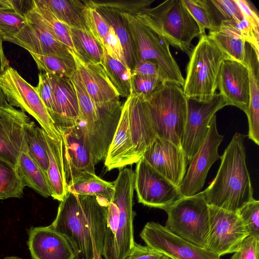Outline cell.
<instances>
[{"instance_id": "obj_42", "label": "cell", "mask_w": 259, "mask_h": 259, "mask_svg": "<svg viewBox=\"0 0 259 259\" xmlns=\"http://www.w3.org/2000/svg\"><path fill=\"white\" fill-rule=\"evenodd\" d=\"M218 25L222 22L234 20L239 21L243 17L234 0H206Z\"/></svg>"}, {"instance_id": "obj_23", "label": "cell", "mask_w": 259, "mask_h": 259, "mask_svg": "<svg viewBox=\"0 0 259 259\" xmlns=\"http://www.w3.org/2000/svg\"><path fill=\"white\" fill-rule=\"evenodd\" d=\"M105 160V166L108 171L138 162L132 139L126 101L122 105L120 117Z\"/></svg>"}, {"instance_id": "obj_37", "label": "cell", "mask_w": 259, "mask_h": 259, "mask_svg": "<svg viewBox=\"0 0 259 259\" xmlns=\"http://www.w3.org/2000/svg\"><path fill=\"white\" fill-rule=\"evenodd\" d=\"M24 187L16 166L0 157V200L21 197Z\"/></svg>"}, {"instance_id": "obj_44", "label": "cell", "mask_w": 259, "mask_h": 259, "mask_svg": "<svg viewBox=\"0 0 259 259\" xmlns=\"http://www.w3.org/2000/svg\"><path fill=\"white\" fill-rule=\"evenodd\" d=\"M163 82L157 78L132 74L131 93L144 100L152 95Z\"/></svg>"}, {"instance_id": "obj_18", "label": "cell", "mask_w": 259, "mask_h": 259, "mask_svg": "<svg viewBox=\"0 0 259 259\" xmlns=\"http://www.w3.org/2000/svg\"><path fill=\"white\" fill-rule=\"evenodd\" d=\"M218 88L227 106L239 108L247 116L250 86L246 66L231 59L224 60L219 71Z\"/></svg>"}, {"instance_id": "obj_48", "label": "cell", "mask_w": 259, "mask_h": 259, "mask_svg": "<svg viewBox=\"0 0 259 259\" xmlns=\"http://www.w3.org/2000/svg\"><path fill=\"white\" fill-rule=\"evenodd\" d=\"M229 21L232 25L244 38L246 42L253 49L256 56L258 57L259 35L255 33L249 22L244 18L237 22L234 20Z\"/></svg>"}, {"instance_id": "obj_54", "label": "cell", "mask_w": 259, "mask_h": 259, "mask_svg": "<svg viewBox=\"0 0 259 259\" xmlns=\"http://www.w3.org/2000/svg\"><path fill=\"white\" fill-rule=\"evenodd\" d=\"M4 36L0 32V74L2 73L7 68L9 67V61H8L4 52L3 41Z\"/></svg>"}, {"instance_id": "obj_57", "label": "cell", "mask_w": 259, "mask_h": 259, "mask_svg": "<svg viewBox=\"0 0 259 259\" xmlns=\"http://www.w3.org/2000/svg\"><path fill=\"white\" fill-rule=\"evenodd\" d=\"M7 102L4 95L3 94L2 91L0 88V107L3 106Z\"/></svg>"}, {"instance_id": "obj_9", "label": "cell", "mask_w": 259, "mask_h": 259, "mask_svg": "<svg viewBox=\"0 0 259 259\" xmlns=\"http://www.w3.org/2000/svg\"><path fill=\"white\" fill-rule=\"evenodd\" d=\"M121 14L127 21L135 47L138 63L146 60L156 62L166 81L183 87L184 78L170 53L167 41L141 23L134 15Z\"/></svg>"}, {"instance_id": "obj_1", "label": "cell", "mask_w": 259, "mask_h": 259, "mask_svg": "<svg viewBox=\"0 0 259 259\" xmlns=\"http://www.w3.org/2000/svg\"><path fill=\"white\" fill-rule=\"evenodd\" d=\"M109 201L102 197L69 192L60 201L57 215L50 226L70 242L75 259H93L92 239L102 254Z\"/></svg>"}, {"instance_id": "obj_52", "label": "cell", "mask_w": 259, "mask_h": 259, "mask_svg": "<svg viewBox=\"0 0 259 259\" xmlns=\"http://www.w3.org/2000/svg\"><path fill=\"white\" fill-rule=\"evenodd\" d=\"M238 7L243 18L250 24L255 33L259 35V18L257 14L245 0H234Z\"/></svg>"}, {"instance_id": "obj_53", "label": "cell", "mask_w": 259, "mask_h": 259, "mask_svg": "<svg viewBox=\"0 0 259 259\" xmlns=\"http://www.w3.org/2000/svg\"><path fill=\"white\" fill-rule=\"evenodd\" d=\"M9 1L12 8L24 17L34 8L35 6L34 0H9Z\"/></svg>"}, {"instance_id": "obj_20", "label": "cell", "mask_w": 259, "mask_h": 259, "mask_svg": "<svg viewBox=\"0 0 259 259\" xmlns=\"http://www.w3.org/2000/svg\"><path fill=\"white\" fill-rule=\"evenodd\" d=\"M28 246L32 259H75L70 242L50 225L31 228Z\"/></svg>"}, {"instance_id": "obj_7", "label": "cell", "mask_w": 259, "mask_h": 259, "mask_svg": "<svg viewBox=\"0 0 259 259\" xmlns=\"http://www.w3.org/2000/svg\"><path fill=\"white\" fill-rule=\"evenodd\" d=\"M97 111L80 116L75 126L97 164L105 159L118 125L123 104L117 98L95 104Z\"/></svg>"}, {"instance_id": "obj_27", "label": "cell", "mask_w": 259, "mask_h": 259, "mask_svg": "<svg viewBox=\"0 0 259 259\" xmlns=\"http://www.w3.org/2000/svg\"><path fill=\"white\" fill-rule=\"evenodd\" d=\"M207 36L228 59L246 66V42L230 21L221 22L218 27L209 31Z\"/></svg>"}, {"instance_id": "obj_50", "label": "cell", "mask_w": 259, "mask_h": 259, "mask_svg": "<svg viewBox=\"0 0 259 259\" xmlns=\"http://www.w3.org/2000/svg\"><path fill=\"white\" fill-rule=\"evenodd\" d=\"M132 74L157 78L162 81H166L165 76L158 63L151 60L139 62Z\"/></svg>"}, {"instance_id": "obj_19", "label": "cell", "mask_w": 259, "mask_h": 259, "mask_svg": "<svg viewBox=\"0 0 259 259\" xmlns=\"http://www.w3.org/2000/svg\"><path fill=\"white\" fill-rule=\"evenodd\" d=\"M57 128L63 143L67 183L81 174H96L94 157L76 127Z\"/></svg>"}, {"instance_id": "obj_43", "label": "cell", "mask_w": 259, "mask_h": 259, "mask_svg": "<svg viewBox=\"0 0 259 259\" xmlns=\"http://www.w3.org/2000/svg\"><path fill=\"white\" fill-rule=\"evenodd\" d=\"M27 22L25 17L13 8L0 9V32L4 39L17 34Z\"/></svg>"}, {"instance_id": "obj_5", "label": "cell", "mask_w": 259, "mask_h": 259, "mask_svg": "<svg viewBox=\"0 0 259 259\" xmlns=\"http://www.w3.org/2000/svg\"><path fill=\"white\" fill-rule=\"evenodd\" d=\"M189 56L184 94L188 99L208 101L216 94L221 65L228 58L206 34L200 37Z\"/></svg>"}, {"instance_id": "obj_38", "label": "cell", "mask_w": 259, "mask_h": 259, "mask_svg": "<svg viewBox=\"0 0 259 259\" xmlns=\"http://www.w3.org/2000/svg\"><path fill=\"white\" fill-rule=\"evenodd\" d=\"M27 152L33 160L47 174L49 158L44 135V130L31 125L26 134Z\"/></svg>"}, {"instance_id": "obj_31", "label": "cell", "mask_w": 259, "mask_h": 259, "mask_svg": "<svg viewBox=\"0 0 259 259\" xmlns=\"http://www.w3.org/2000/svg\"><path fill=\"white\" fill-rule=\"evenodd\" d=\"M114 29L121 45L125 63L131 71L138 63L134 43L127 21L121 14L95 8Z\"/></svg>"}, {"instance_id": "obj_34", "label": "cell", "mask_w": 259, "mask_h": 259, "mask_svg": "<svg viewBox=\"0 0 259 259\" xmlns=\"http://www.w3.org/2000/svg\"><path fill=\"white\" fill-rule=\"evenodd\" d=\"M74 52L85 63L103 64L102 45L87 30L70 27Z\"/></svg>"}, {"instance_id": "obj_46", "label": "cell", "mask_w": 259, "mask_h": 259, "mask_svg": "<svg viewBox=\"0 0 259 259\" xmlns=\"http://www.w3.org/2000/svg\"><path fill=\"white\" fill-rule=\"evenodd\" d=\"M35 89L51 116L54 113V105L52 87L48 73L40 71L38 83Z\"/></svg>"}, {"instance_id": "obj_28", "label": "cell", "mask_w": 259, "mask_h": 259, "mask_svg": "<svg viewBox=\"0 0 259 259\" xmlns=\"http://www.w3.org/2000/svg\"><path fill=\"white\" fill-rule=\"evenodd\" d=\"M245 64L249 70L250 86L248 136L259 145L258 57L252 48L247 51Z\"/></svg>"}, {"instance_id": "obj_17", "label": "cell", "mask_w": 259, "mask_h": 259, "mask_svg": "<svg viewBox=\"0 0 259 259\" xmlns=\"http://www.w3.org/2000/svg\"><path fill=\"white\" fill-rule=\"evenodd\" d=\"M151 167L179 187L188 163L182 148L158 137L148 146L142 157Z\"/></svg>"}, {"instance_id": "obj_35", "label": "cell", "mask_w": 259, "mask_h": 259, "mask_svg": "<svg viewBox=\"0 0 259 259\" xmlns=\"http://www.w3.org/2000/svg\"><path fill=\"white\" fill-rule=\"evenodd\" d=\"M103 65L119 96L127 98L131 94V70L125 64L110 56L105 49Z\"/></svg>"}, {"instance_id": "obj_55", "label": "cell", "mask_w": 259, "mask_h": 259, "mask_svg": "<svg viewBox=\"0 0 259 259\" xmlns=\"http://www.w3.org/2000/svg\"><path fill=\"white\" fill-rule=\"evenodd\" d=\"M93 250H94V258L93 259H104L102 255L99 253L96 248V245L94 242V240L92 239Z\"/></svg>"}, {"instance_id": "obj_22", "label": "cell", "mask_w": 259, "mask_h": 259, "mask_svg": "<svg viewBox=\"0 0 259 259\" xmlns=\"http://www.w3.org/2000/svg\"><path fill=\"white\" fill-rule=\"evenodd\" d=\"M4 40L15 44L27 50L29 53L72 56L71 50L57 40L45 27L28 21L17 34Z\"/></svg>"}, {"instance_id": "obj_51", "label": "cell", "mask_w": 259, "mask_h": 259, "mask_svg": "<svg viewBox=\"0 0 259 259\" xmlns=\"http://www.w3.org/2000/svg\"><path fill=\"white\" fill-rule=\"evenodd\" d=\"M166 255L148 247L135 242L124 259H164Z\"/></svg>"}, {"instance_id": "obj_25", "label": "cell", "mask_w": 259, "mask_h": 259, "mask_svg": "<svg viewBox=\"0 0 259 259\" xmlns=\"http://www.w3.org/2000/svg\"><path fill=\"white\" fill-rule=\"evenodd\" d=\"M126 101L132 139L136 157L139 161L146 148L156 137L151 128L144 101L140 96L131 93Z\"/></svg>"}, {"instance_id": "obj_2", "label": "cell", "mask_w": 259, "mask_h": 259, "mask_svg": "<svg viewBox=\"0 0 259 259\" xmlns=\"http://www.w3.org/2000/svg\"><path fill=\"white\" fill-rule=\"evenodd\" d=\"M245 136L236 133L221 156V165L215 178L202 191L208 206L238 212L254 199L246 163Z\"/></svg>"}, {"instance_id": "obj_49", "label": "cell", "mask_w": 259, "mask_h": 259, "mask_svg": "<svg viewBox=\"0 0 259 259\" xmlns=\"http://www.w3.org/2000/svg\"><path fill=\"white\" fill-rule=\"evenodd\" d=\"M103 48L110 56L126 64L120 42L113 28L110 25Z\"/></svg>"}, {"instance_id": "obj_10", "label": "cell", "mask_w": 259, "mask_h": 259, "mask_svg": "<svg viewBox=\"0 0 259 259\" xmlns=\"http://www.w3.org/2000/svg\"><path fill=\"white\" fill-rule=\"evenodd\" d=\"M114 192L111 201L118 208L117 229L109 259H124L135 243L133 210L135 172L130 168L121 170L113 183Z\"/></svg>"}, {"instance_id": "obj_58", "label": "cell", "mask_w": 259, "mask_h": 259, "mask_svg": "<svg viewBox=\"0 0 259 259\" xmlns=\"http://www.w3.org/2000/svg\"><path fill=\"white\" fill-rule=\"evenodd\" d=\"M4 259H22V258L16 256H11L6 257Z\"/></svg>"}, {"instance_id": "obj_8", "label": "cell", "mask_w": 259, "mask_h": 259, "mask_svg": "<svg viewBox=\"0 0 259 259\" xmlns=\"http://www.w3.org/2000/svg\"><path fill=\"white\" fill-rule=\"evenodd\" d=\"M0 88L7 102L34 117L45 132L56 141L62 139L55 123L35 87L11 67L0 74Z\"/></svg>"}, {"instance_id": "obj_56", "label": "cell", "mask_w": 259, "mask_h": 259, "mask_svg": "<svg viewBox=\"0 0 259 259\" xmlns=\"http://www.w3.org/2000/svg\"><path fill=\"white\" fill-rule=\"evenodd\" d=\"M12 8L9 0H0V9Z\"/></svg>"}, {"instance_id": "obj_24", "label": "cell", "mask_w": 259, "mask_h": 259, "mask_svg": "<svg viewBox=\"0 0 259 259\" xmlns=\"http://www.w3.org/2000/svg\"><path fill=\"white\" fill-rule=\"evenodd\" d=\"M76 71L89 95L96 104H102L120 96L111 83L103 64L85 63L72 51Z\"/></svg>"}, {"instance_id": "obj_3", "label": "cell", "mask_w": 259, "mask_h": 259, "mask_svg": "<svg viewBox=\"0 0 259 259\" xmlns=\"http://www.w3.org/2000/svg\"><path fill=\"white\" fill-rule=\"evenodd\" d=\"M143 24L189 55L192 41L201 36L199 27L183 0H167L134 15Z\"/></svg>"}, {"instance_id": "obj_26", "label": "cell", "mask_w": 259, "mask_h": 259, "mask_svg": "<svg viewBox=\"0 0 259 259\" xmlns=\"http://www.w3.org/2000/svg\"><path fill=\"white\" fill-rule=\"evenodd\" d=\"M44 135L49 158L47 176L51 191V196L60 201L68 193L63 161L62 140H54L44 130Z\"/></svg>"}, {"instance_id": "obj_36", "label": "cell", "mask_w": 259, "mask_h": 259, "mask_svg": "<svg viewBox=\"0 0 259 259\" xmlns=\"http://www.w3.org/2000/svg\"><path fill=\"white\" fill-rule=\"evenodd\" d=\"M40 71L59 77L70 78L76 71L73 56L42 55L30 53Z\"/></svg>"}, {"instance_id": "obj_30", "label": "cell", "mask_w": 259, "mask_h": 259, "mask_svg": "<svg viewBox=\"0 0 259 259\" xmlns=\"http://www.w3.org/2000/svg\"><path fill=\"white\" fill-rule=\"evenodd\" d=\"M16 167L25 187L32 189L44 197L51 196L47 174L30 157L27 150L21 153Z\"/></svg>"}, {"instance_id": "obj_39", "label": "cell", "mask_w": 259, "mask_h": 259, "mask_svg": "<svg viewBox=\"0 0 259 259\" xmlns=\"http://www.w3.org/2000/svg\"><path fill=\"white\" fill-rule=\"evenodd\" d=\"M183 2L197 22L201 35L206 34V29L211 31L218 27L206 0H183Z\"/></svg>"}, {"instance_id": "obj_33", "label": "cell", "mask_w": 259, "mask_h": 259, "mask_svg": "<svg viewBox=\"0 0 259 259\" xmlns=\"http://www.w3.org/2000/svg\"><path fill=\"white\" fill-rule=\"evenodd\" d=\"M52 13L70 27L87 30L84 1L42 0Z\"/></svg>"}, {"instance_id": "obj_45", "label": "cell", "mask_w": 259, "mask_h": 259, "mask_svg": "<svg viewBox=\"0 0 259 259\" xmlns=\"http://www.w3.org/2000/svg\"><path fill=\"white\" fill-rule=\"evenodd\" d=\"M245 225L249 235L259 236V201L253 199L238 212Z\"/></svg>"}, {"instance_id": "obj_12", "label": "cell", "mask_w": 259, "mask_h": 259, "mask_svg": "<svg viewBox=\"0 0 259 259\" xmlns=\"http://www.w3.org/2000/svg\"><path fill=\"white\" fill-rule=\"evenodd\" d=\"M134 187L138 202L150 207L164 210L183 197L178 187L143 158L137 163Z\"/></svg>"}, {"instance_id": "obj_16", "label": "cell", "mask_w": 259, "mask_h": 259, "mask_svg": "<svg viewBox=\"0 0 259 259\" xmlns=\"http://www.w3.org/2000/svg\"><path fill=\"white\" fill-rule=\"evenodd\" d=\"M34 122L25 112L7 101L0 107V157L17 166L22 152L27 150L26 134Z\"/></svg>"}, {"instance_id": "obj_4", "label": "cell", "mask_w": 259, "mask_h": 259, "mask_svg": "<svg viewBox=\"0 0 259 259\" xmlns=\"http://www.w3.org/2000/svg\"><path fill=\"white\" fill-rule=\"evenodd\" d=\"M143 101L156 137L168 140L181 148L188 106V99L182 87L164 81Z\"/></svg>"}, {"instance_id": "obj_40", "label": "cell", "mask_w": 259, "mask_h": 259, "mask_svg": "<svg viewBox=\"0 0 259 259\" xmlns=\"http://www.w3.org/2000/svg\"><path fill=\"white\" fill-rule=\"evenodd\" d=\"M87 1L90 5L95 8H104L118 14L135 15L143 10L149 8L154 0Z\"/></svg>"}, {"instance_id": "obj_21", "label": "cell", "mask_w": 259, "mask_h": 259, "mask_svg": "<svg viewBox=\"0 0 259 259\" xmlns=\"http://www.w3.org/2000/svg\"><path fill=\"white\" fill-rule=\"evenodd\" d=\"M51 82L54 113L51 116L57 128L75 127L80 115L76 91L70 78L48 74Z\"/></svg>"}, {"instance_id": "obj_59", "label": "cell", "mask_w": 259, "mask_h": 259, "mask_svg": "<svg viewBox=\"0 0 259 259\" xmlns=\"http://www.w3.org/2000/svg\"><path fill=\"white\" fill-rule=\"evenodd\" d=\"M164 259H171V258H170V257L166 256V257Z\"/></svg>"}, {"instance_id": "obj_29", "label": "cell", "mask_w": 259, "mask_h": 259, "mask_svg": "<svg viewBox=\"0 0 259 259\" xmlns=\"http://www.w3.org/2000/svg\"><path fill=\"white\" fill-rule=\"evenodd\" d=\"M34 4L25 16L26 20L43 26L57 40L74 51L70 27L58 19L42 0H34Z\"/></svg>"}, {"instance_id": "obj_15", "label": "cell", "mask_w": 259, "mask_h": 259, "mask_svg": "<svg viewBox=\"0 0 259 259\" xmlns=\"http://www.w3.org/2000/svg\"><path fill=\"white\" fill-rule=\"evenodd\" d=\"M223 138L218 132L215 115L210 121L203 143L189 162L185 176L178 187L183 197L194 195L202 188L209 169L214 162L221 158L218 148Z\"/></svg>"}, {"instance_id": "obj_13", "label": "cell", "mask_w": 259, "mask_h": 259, "mask_svg": "<svg viewBox=\"0 0 259 259\" xmlns=\"http://www.w3.org/2000/svg\"><path fill=\"white\" fill-rule=\"evenodd\" d=\"M227 106L220 93L207 101L188 99L187 113L181 148L189 163L203 143L212 117Z\"/></svg>"}, {"instance_id": "obj_14", "label": "cell", "mask_w": 259, "mask_h": 259, "mask_svg": "<svg viewBox=\"0 0 259 259\" xmlns=\"http://www.w3.org/2000/svg\"><path fill=\"white\" fill-rule=\"evenodd\" d=\"M140 236L147 246L171 259H221L211 251L187 241L158 223H147Z\"/></svg>"}, {"instance_id": "obj_41", "label": "cell", "mask_w": 259, "mask_h": 259, "mask_svg": "<svg viewBox=\"0 0 259 259\" xmlns=\"http://www.w3.org/2000/svg\"><path fill=\"white\" fill-rule=\"evenodd\" d=\"M84 19L88 31L103 47L110 25L96 9L84 1Z\"/></svg>"}, {"instance_id": "obj_11", "label": "cell", "mask_w": 259, "mask_h": 259, "mask_svg": "<svg viewBox=\"0 0 259 259\" xmlns=\"http://www.w3.org/2000/svg\"><path fill=\"white\" fill-rule=\"evenodd\" d=\"M209 232L205 249L219 256L237 251L248 235L238 212L209 206Z\"/></svg>"}, {"instance_id": "obj_47", "label": "cell", "mask_w": 259, "mask_h": 259, "mask_svg": "<svg viewBox=\"0 0 259 259\" xmlns=\"http://www.w3.org/2000/svg\"><path fill=\"white\" fill-rule=\"evenodd\" d=\"M231 259H259V236H246Z\"/></svg>"}, {"instance_id": "obj_32", "label": "cell", "mask_w": 259, "mask_h": 259, "mask_svg": "<svg viewBox=\"0 0 259 259\" xmlns=\"http://www.w3.org/2000/svg\"><path fill=\"white\" fill-rule=\"evenodd\" d=\"M67 191L77 195L102 197L110 201L114 192L113 183L106 181L96 174H81L67 183Z\"/></svg>"}, {"instance_id": "obj_6", "label": "cell", "mask_w": 259, "mask_h": 259, "mask_svg": "<svg viewBox=\"0 0 259 259\" xmlns=\"http://www.w3.org/2000/svg\"><path fill=\"white\" fill-rule=\"evenodd\" d=\"M164 227L187 241L205 248L209 232V209L202 192L182 197L164 209Z\"/></svg>"}]
</instances>
